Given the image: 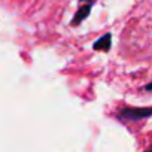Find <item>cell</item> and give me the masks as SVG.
<instances>
[{"mask_svg":"<svg viewBox=\"0 0 152 152\" xmlns=\"http://www.w3.org/2000/svg\"><path fill=\"white\" fill-rule=\"evenodd\" d=\"M151 113V107H124L118 112V118L121 121H140L149 118Z\"/></svg>","mask_w":152,"mask_h":152,"instance_id":"6da1fadb","label":"cell"},{"mask_svg":"<svg viewBox=\"0 0 152 152\" xmlns=\"http://www.w3.org/2000/svg\"><path fill=\"white\" fill-rule=\"evenodd\" d=\"M110 45H112V36H110V33H106L99 40L94 42L93 48L96 51H109L110 49Z\"/></svg>","mask_w":152,"mask_h":152,"instance_id":"7a4b0ae2","label":"cell"},{"mask_svg":"<svg viewBox=\"0 0 152 152\" xmlns=\"http://www.w3.org/2000/svg\"><path fill=\"white\" fill-rule=\"evenodd\" d=\"M94 2H96V0H81V3L85 5V6H93Z\"/></svg>","mask_w":152,"mask_h":152,"instance_id":"3957f363","label":"cell"}]
</instances>
